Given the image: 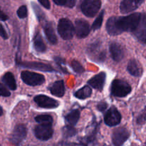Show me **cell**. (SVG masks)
<instances>
[{"mask_svg": "<svg viewBox=\"0 0 146 146\" xmlns=\"http://www.w3.org/2000/svg\"><path fill=\"white\" fill-rule=\"evenodd\" d=\"M0 19L2 20V21H6V20L8 19V16L4 14L1 9H0Z\"/></svg>", "mask_w": 146, "mask_h": 146, "instance_id": "cell-39", "label": "cell"}, {"mask_svg": "<svg viewBox=\"0 0 146 146\" xmlns=\"http://www.w3.org/2000/svg\"><path fill=\"white\" fill-rule=\"evenodd\" d=\"M2 114H3V109H2V108L0 106V116H1V115H2Z\"/></svg>", "mask_w": 146, "mask_h": 146, "instance_id": "cell-40", "label": "cell"}, {"mask_svg": "<svg viewBox=\"0 0 146 146\" xmlns=\"http://www.w3.org/2000/svg\"><path fill=\"white\" fill-rule=\"evenodd\" d=\"M27 133V128L25 125H21V124L16 125L10 137V141L14 145L18 146L25 139Z\"/></svg>", "mask_w": 146, "mask_h": 146, "instance_id": "cell-10", "label": "cell"}, {"mask_svg": "<svg viewBox=\"0 0 146 146\" xmlns=\"http://www.w3.org/2000/svg\"><path fill=\"white\" fill-rule=\"evenodd\" d=\"M0 36L2 37L4 39H7L8 38V34H7V31L4 29V27L0 24Z\"/></svg>", "mask_w": 146, "mask_h": 146, "instance_id": "cell-34", "label": "cell"}, {"mask_svg": "<svg viewBox=\"0 0 146 146\" xmlns=\"http://www.w3.org/2000/svg\"><path fill=\"white\" fill-rule=\"evenodd\" d=\"M142 14L134 13L126 17H112L107 21L106 30L111 36H116L124 31L133 32L141 22Z\"/></svg>", "mask_w": 146, "mask_h": 146, "instance_id": "cell-1", "label": "cell"}, {"mask_svg": "<svg viewBox=\"0 0 146 146\" xmlns=\"http://www.w3.org/2000/svg\"><path fill=\"white\" fill-rule=\"evenodd\" d=\"M127 70L131 75L133 76L139 77L143 74V68L141 64L136 60H131L128 62Z\"/></svg>", "mask_w": 146, "mask_h": 146, "instance_id": "cell-19", "label": "cell"}, {"mask_svg": "<svg viewBox=\"0 0 146 146\" xmlns=\"http://www.w3.org/2000/svg\"><path fill=\"white\" fill-rule=\"evenodd\" d=\"M80 118V112L78 110L76 109L72 111L71 112H70L68 115L66 117V122L69 124L70 125H72L74 126L75 125H76V123H78V120Z\"/></svg>", "mask_w": 146, "mask_h": 146, "instance_id": "cell-24", "label": "cell"}, {"mask_svg": "<svg viewBox=\"0 0 146 146\" xmlns=\"http://www.w3.org/2000/svg\"><path fill=\"white\" fill-rule=\"evenodd\" d=\"M44 31L45 32L46 36L47 39L49 41L51 44H56L58 42V39H57L56 34L55 30H54V25H53L52 22H46L44 24Z\"/></svg>", "mask_w": 146, "mask_h": 146, "instance_id": "cell-18", "label": "cell"}, {"mask_svg": "<svg viewBox=\"0 0 146 146\" xmlns=\"http://www.w3.org/2000/svg\"><path fill=\"white\" fill-rule=\"evenodd\" d=\"M54 131L51 124H39L34 128V135L41 141H48L52 137Z\"/></svg>", "mask_w": 146, "mask_h": 146, "instance_id": "cell-7", "label": "cell"}, {"mask_svg": "<svg viewBox=\"0 0 146 146\" xmlns=\"http://www.w3.org/2000/svg\"><path fill=\"white\" fill-rule=\"evenodd\" d=\"M56 4L58 6H64L66 4V0H53Z\"/></svg>", "mask_w": 146, "mask_h": 146, "instance_id": "cell-38", "label": "cell"}, {"mask_svg": "<svg viewBox=\"0 0 146 146\" xmlns=\"http://www.w3.org/2000/svg\"><path fill=\"white\" fill-rule=\"evenodd\" d=\"M58 33L64 40H70L74 36L75 28L69 19L62 18L59 20L57 27Z\"/></svg>", "mask_w": 146, "mask_h": 146, "instance_id": "cell-2", "label": "cell"}, {"mask_svg": "<svg viewBox=\"0 0 146 146\" xmlns=\"http://www.w3.org/2000/svg\"><path fill=\"white\" fill-rule=\"evenodd\" d=\"M101 7V0H84L81 5V9L87 17H94L98 12Z\"/></svg>", "mask_w": 146, "mask_h": 146, "instance_id": "cell-4", "label": "cell"}, {"mask_svg": "<svg viewBox=\"0 0 146 146\" xmlns=\"http://www.w3.org/2000/svg\"><path fill=\"white\" fill-rule=\"evenodd\" d=\"M107 107H108V104L106 102H104V101H101V102H100L99 104L97 105V109L102 112V111H104L106 109Z\"/></svg>", "mask_w": 146, "mask_h": 146, "instance_id": "cell-33", "label": "cell"}, {"mask_svg": "<svg viewBox=\"0 0 146 146\" xmlns=\"http://www.w3.org/2000/svg\"><path fill=\"white\" fill-rule=\"evenodd\" d=\"M11 95V93L9 92L8 89L0 83V96L4 97H9Z\"/></svg>", "mask_w": 146, "mask_h": 146, "instance_id": "cell-32", "label": "cell"}, {"mask_svg": "<svg viewBox=\"0 0 146 146\" xmlns=\"http://www.w3.org/2000/svg\"><path fill=\"white\" fill-rule=\"evenodd\" d=\"M36 121L39 124H52L53 118L49 115H40L35 118Z\"/></svg>", "mask_w": 146, "mask_h": 146, "instance_id": "cell-25", "label": "cell"}, {"mask_svg": "<svg viewBox=\"0 0 146 146\" xmlns=\"http://www.w3.org/2000/svg\"><path fill=\"white\" fill-rule=\"evenodd\" d=\"M2 81L11 91H15L17 89V83H16V80L12 73H6L2 77Z\"/></svg>", "mask_w": 146, "mask_h": 146, "instance_id": "cell-21", "label": "cell"}, {"mask_svg": "<svg viewBox=\"0 0 146 146\" xmlns=\"http://www.w3.org/2000/svg\"><path fill=\"white\" fill-rule=\"evenodd\" d=\"M31 5H32V8L33 9H34V12H35L36 16L38 21H41L43 19H44V17H45V16H44V12H43L42 10L41 9V8H40L36 4H35V3L34 2L31 3Z\"/></svg>", "mask_w": 146, "mask_h": 146, "instance_id": "cell-28", "label": "cell"}, {"mask_svg": "<svg viewBox=\"0 0 146 146\" xmlns=\"http://www.w3.org/2000/svg\"><path fill=\"white\" fill-rule=\"evenodd\" d=\"M131 86L125 81L115 79L111 85V94L115 97H125L131 92Z\"/></svg>", "mask_w": 146, "mask_h": 146, "instance_id": "cell-3", "label": "cell"}, {"mask_svg": "<svg viewBox=\"0 0 146 146\" xmlns=\"http://www.w3.org/2000/svg\"><path fill=\"white\" fill-rule=\"evenodd\" d=\"M0 146H1V145H0Z\"/></svg>", "mask_w": 146, "mask_h": 146, "instance_id": "cell-41", "label": "cell"}, {"mask_svg": "<svg viewBox=\"0 0 146 146\" xmlns=\"http://www.w3.org/2000/svg\"><path fill=\"white\" fill-rule=\"evenodd\" d=\"M34 47L37 52L44 53L46 50V46L43 41V38L40 33H37L34 38Z\"/></svg>", "mask_w": 146, "mask_h": 146, "instance_id": "cell-22", "label": "cell"}, {"mask_svg": "<svg viewBox=\"0 0 146 146\" xmlns=\"http://www.w3.org/2000/svg\"><path fill=\"white\" fill-rule=\"evenodd\" d=\"M104 11H102L101 13H100L99 15L98 16L96 20L94 21V22L93 23L92 25V29L93 30H98L101 27V25H102L103 20H104Z\"/></svg>", "mask_w": 146, "mask_h": 146, "instance_id": "cell-27", "label": "cell"}, {"mask_svg": "<svg viewBox=\"0 0 146 146\" xmlns=\"http://www.w3.org/2000/svg\"><path fill=\"white\" fill-rule=\"evenodd\" d=\"M54 61H55V62L57 64H58V66H59L60 68H61V70H62L63 72H64V73H66V74L67 71L65 69V67L64 66V64H65V61H64V60L63 59V58H60V57L56 56V57H55V58H54Z\"/></svg>", "mask_w": 146, "mask_h": 146, "instance_id": "cell-31", "label": "cell"}, {"mask_svg": "<svg viewBox=\"0 0 146 146\" xmlns=\"http://www.w3.org/2000/svg\"><path fill=\"white\" fill-rule=\"evenodd\" d=\"M105 123L108 126H115L121 121V115L115 107L112 106L108 110L104 115Z\"/></svg>", "mask_w": 146, "mask_h": 146, "instance_id": "cell-9", "label": "cell"}, {"mask_svg": "<svg viewBox=\"0 0 146 146\" xmlns=\"http://www.w3.org/2000/svg\"><path fill=\"white\" fill-rule=\"evenodd\" d=\"M62 133L64 137L68 138V137H72L75 135L76 134V130L74 126L69 125L63 128Z\"/></svg>", "mask_w": 146, "mask_h": 146, "instance_id": "cell-26", "label": "cell"}, {"mask_svg": "<svg viewBox=\"0 0 146 146\" xmlns=\"http://www.w3.org/2000/svg\"><path fill=\"white\" fill-rule=\"evenodd\" d=\"M21 78L24 83L31 86H40L45 82V78L44 76L28 71H22L21 74Z\"/></svg>", "mask_w": 146, "mask_h": 146, "instance_id": "cell-5", "label": "cell"}, {"mask_svg": "<svg viewBox=\"0 0 146 146\" xmlns=\"http://www.w3.org/2000/svg\"><path fill=\"white\" fill-rule=\"evenodd\" d=\"M39 1L40 4L43 6L44 7H45L47 9H49L51 5H50V2L48 0H38Z\"/></svg>", "mask_w": 146, "mask_h": 146, "instance_id": "cell-35", "label": "cell"}, {"mask_svg": "<svg viewBox=\"0 0 146 146\" xmlns=\"http://www.w3.org/2000/svg\"><path fill=\"white\" fill-rule=\"evenodd\" d=\"M50 91L51 94L54 96H56L57 97L64 96L65 94V87H64V83L63 81H56L55 83L52 84L50 87Z\"/></svg>", "mask_w": 146, "mask_h": 146, "instance_id": "cell-20", "label": "cell"}, {"mask_svg": "<svg viewBox=\"0 0 146 146\" xmlns=\"http://www.w3.org/2000/svg\"><path fill=\"white\" fill-rule=\"evenodd\" d=\"M34 100L38 106L44 108H55L59 105L58 101L45 95L36 96Z\"/></svg>", "mask_w": 146, "mask_h": 146, "instance_id": "cell-12", "label": "cell"}, {"mask_svg": "<svg viewBox=\"0 0 146 146\" xmlns=\"http://www.w3.org/2000/svg\"><path fill=\"white\" fill-rule=\"evenodd\" d=\"M75 24V32L78 38H85L89 34L91 28L88 21L80 19H76Z\"/></svg>", "mask_w": 146, "mask_h": 146, "instance_id": "cell-13", "label": "cell"}, {"mask_svg": "<svg viewBox=\"0 0 146 146\" xmlns=\"http://www.w3.org/2000/svg\"><path fill=\"white\" fill-rule=\"evenodd\" d=\"M130 136L128 129L124 127H121L114 130L112 134V142L115 146H121Z\"/></svg>", "mask_w": 146, "mask_h": 146, "instance_id": "cell-8", "label": "cell"}, {"mask_svg": "<svg viewBox=\"0 0 146 146\" xmlns=\"http://www.w3.org/2000/svg\"><path fill=\"white\" fill-rule=\"evenodd\" d=\"M110 53L111 57L115 61H121L124 57V51L121 45L118 43L113 42L110 44L109 46Z\"/></svg>", "mask_w": 146, "mask_h": 146, "instance_id": "cell-17", "label": "cell"}, {"mask_svg": "<svg viewBox=\"0 0 146 146\" xmlns=\"http://www.w3.org/2000/svg\"><path fill=\"white\" fill-rule=\"evenodd\" d=\"M76 2V0H66V5L68 7H69V8H72V7L75 6Z\"/></svg>", "mask_w": 146, "mask_h": 146, "instance_id": "cell-37", "label": "cell"}, {"mask_svg": "<svg viewBox=\"0 0 146 146\" xmlns=\"http://www.w3.org/2000/svg\"><path fill=\"white\" fill-rule=\"evenodd\" d=\"M145 122H146V113H143L138 117V120H137V123L138 124H143Z\"/></svg>", "mask_w": 146, "mask_h": 146, "instance_id": "cell-36", "label": "cell"}, {"mask_svg": "<svg viewBox=\"0 0 146 146\" xmlns=\"http://www.w3.org/2000/svg\"><path fill=\"white\" fill-rule=\"evenodd\" d=\"M145 0H123L120 5V10L122 14H128L137 9Z\"/></svg>", "mask_w": 146, "mask_h": 146, "instance_id": "cell-14", "label": "cell"}, {"mask_svg": "<svg viewBox=\"0 0 146 146\" xmlns=\"http://www.w3.org/2000/svg\"><path fill=\"white\" fill-rule=\"evenodd\" d=\"M17 64L19 66L24 68H31V69L38 70V71H44V72H54L56 71L52 66L46 64L41 62H22L17 60Z\"/></svg>", "mask_w": 146, "mask_h": 146, "instance_id": "cell-11", "label": "cell"}, {"mask_svg": "<svg viewBox=\"0 0 146 146\" xmlns=\"http://www.w3.org/2000/svg\"><path fill=\"white\" fill-rule=\"evenodd\" d=\"M87 51L90 58H91L93 61L103 62L105 60L106 53L101 49V44L98 41H96L94 44H90Z\"/></svg>", "mask_w": 146, "mask_h": 146, "instance_id": "cell-6", "label": "cell"}, {"mask_svg": "<svg viewBox=\"0 0 146 146\" xmlns=\"http://www.w3.org/2000/svg\"><path fill=\"white\" fill-rule=\"evenodd\" d=\"M133 34L138 41L143 44H146V15L142 14L141 22L133 31Z\"/></svg>", "mask_w": 146, "mask_h": 146, "instance_id": "cell-15", "label": "cell"}, {"mask_svg": "<svg viewBox=\"0 0 146 146\" xmlns=\"http://www.w3.org/2000/svg\"><path fill=\"white\" fill-rule=\"evenodd\" d=\"M106 74L105 72H101L91 78L88 81V84L95 89L102 91L105 85Z\"/></svg>", "mask_w": 146, "mask_h": 146, "instance_id": "cell-16", "label": "cell"}, {"mask_svg": "<svg viewBox=\"0 0 146 146\" xmlns=\"http://www.w3.org/2000/svg\"><path fill=\"white\" fill-rule=\"evenodd\" d=\"M71 66L74 69V71L76 73H77V74H82L85 71L84 67L82 66V65L78 61H76V60H74V61H71Z\"/></svg>", "mask_w": 146, "mask_h": 146, "instance_id": "cell-29", "label": "cell"}, {"mask_svg": "<svg viewBox=\"0 0 146 146\" xmlns=\"http://www.w3.org/2000/svg\"><path fill=\"white\" fill-rule=\"evenodd\" d=\"M27 8L26 6H21L17 10V15L20 19H24L27 17Z\"/></svg>", "mask_w": 146, "mask_h": 146, "instance_id": "cell-30", "label": "cell"}, {"mask_svg": "<svg viewBox=\"0 0 146 146\" xmlns=\"http://www.w3.org/2000/svg\"><path fill=\"white\" fill-rule=\"evenodd\" d=\"M91 94H92V90L91 87L89 86H86L75 92L74 96L79 99H86V98H89Z\"/></svg>", "mask_w": 146, "mask_h": 146, "instance_id": "cell-23", "label": "cell"}]
</instances>
